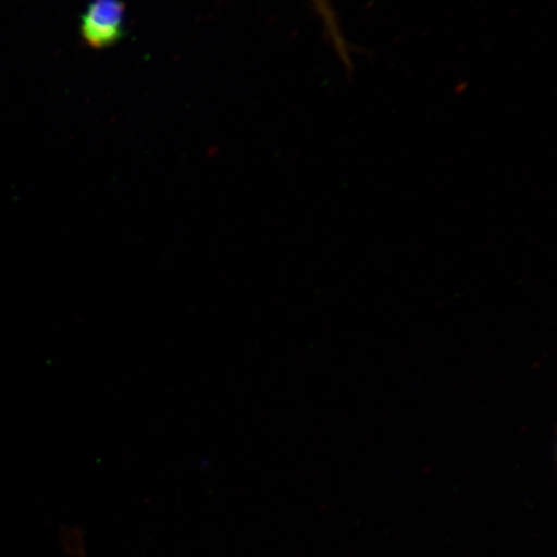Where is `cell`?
<instances>
[{"instance_id":"cell-1","label":"cell","mask_w":557,"mask_h":557,"mask_svg":"<svg viewBox=\"0 0 557 557\" xmlns=\"http://www.w3.org/2000/svg\"><path fill=\"white\" fill-rule=\"evenodd\" d=\"M127 5L123 0H89L79 17L83 45L100 52L122 44L128 34Z\"/></svg>"},{"instance_id":"cell-2","label":"cell","mask_w":557,"mask_h":557,"mask_svg":"<svg viewBox=\"0 0 557 557\" xmlns=\"http://www.w3.org/2000/svg\"><path fill=\"white\" fill-rule=\"evenodd\" d=\"M311 3L313 5V10H315L318 16L322 20L325 33L329 35V39L331 40L334 50L337 51L339 59L344 62V65L347 69H350V46H348L347 40L344 37L336 12H334L330 0H311Z\"/></svg>"}]
</instances>
